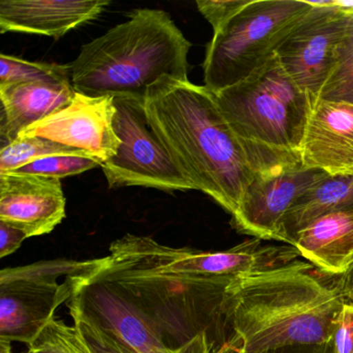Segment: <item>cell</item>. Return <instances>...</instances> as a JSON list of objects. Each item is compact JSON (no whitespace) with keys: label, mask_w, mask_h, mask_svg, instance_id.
Here are the masks:
<instances>
[{"label":"cell","mask_w":353,"mask_h":353,"mask_svg":"<svg viewBox=\"0 0 353 353\" xmlns=\"http://www.w3.org/2000/svg\"><path fill=\"white\" fill-rule=\"evenodd\" d=\"M261 239L245 241L232 249L203 252L171 248L148 236L125 234L110 245V257L159 274L229 279L294 261L299 252L290 245H262Z\"/></svg>","instance_id":"52a82bcc"},{"label":"cell","mask_w":353,"mask_h":353,"mask_svg":"<svg viewBox=\"0 0 353 353\" xmlns=\"http://www.w3.org/2000/svg\"><path fill=\"white\" fill-rule=\"evenodd\" d=\"M26 239L28 236L23 230L0 221V257H6L17 251Z\"/></svg>","instance_id":"83f0119b"},{"label":"cell","mask_w":353,"mask_h":353,"mask_svg":"<svg viewBox=\"0 0 353 353\" xmlns=\"http://www.w3.org/2000/svg\"><path fill=\"white\" fill-rule=\"evenodd\" d=\"M251 0H198V11L210 22L214 32L220 30Z\"/></svg>","instance_id":"484cf974"},{"label":"cell","mask_w":353,"mask_h":353,"mask_svg":"<svg viewBox=\"0 0 353 353\" xmlns=\"http://www.w3.org/2000/svg\"><path fill=\"white\" fill-rule=\"evenodd\" d=\"M51 156L94 157L83 150L69 148L44 138L20 136L15 141L1 148L0 173L12 172L32 161Z\"/></svg>","instance_id":"44dd1931"},{"label":"cell","mask_w":353,"mask_h":353,"mask_svg":"<svg viewBox=\"0 0 353 353\" xmlns=\"http://www.w3.org/2000/svg\"><path fill=\"white\" fill-rule=\"evenodd\" d=\"M144 99L113 97V129L121 148L102 169L110 189L144 187L161 191L196 190L177 168L168 150L148 123Z\"/></svg>","instance_id":"9c48e42d"},{"label":"cell","mask_w":353,"mask_h":353,"mask_svg":"<svg viewBox=\"0 0 353 353\" xmlns=\"http://www.w3.org/2000/svg\"><path fill=\"white\" fill-rule=\"evenodd\" d=\"M144 105L150 127L177 168L196 191L232 216L256 171L216 94L166 76L148 88Z\"/></svg>","instance_id":"7a4b0ae2"},{"label":"cell","mask_w":353,"mask_h":353,"mask_svg":"<svg viewBox=\"0 0 353 353\" xmlns=\"http://www.w3.org/2000/svg\"><path fill=\"white\" fill-rule=\"evenodd\" d=\"M291 245L322 274L342 276L353 256V210L319 216L295 234Z\"/></svg>","instance_id":"ac0fdd59"},{"label":"cell","mask_w":353,"mask_h":353,"mask_svg":"<svg viewBox=\"0 0 353 353\" xmlns=\"http://www.w3.org/2000/svg\"><path fill=\"white\" fill-rule=\"evenodd\" d=\"M352 264H353V256H352V257H351L350 262H349V266L352 265ZM349 266H348V268H349ZM347 270H348V268H347Z\"/></svg>","instance_id":"836d02e7"},{"label":"cell","mask_w":353,"mask_h":353,"mask_svg":"<svg viewBox=\"0 0 353 353\" xmlns=\"http://www.w3.org/2000/svg\"><path fill=\"white\" fill-rule=\"evenodd\" d=\"M340 210H353V171L327 175L295 202L283 223L285 243L292 245L295 234L316 219Z\"/></svg>","instance_id":"d6986e66"},{"label":"cell","mask_w":353,"mask_h":353,"mask_svg":"<svg viewBox=\"0 0 353 353\" xmlns=\"http://www.w3.org/2000/svg\"><path fill=\"white\" fill-rule=\"evenodd\" d=\"M310 262L294 261L239 274L227 285L222 314L239 353H261L332 342L346 303L338 282L330 283Z\"/></svg>","instance_id":"6da1fadb"},{"label":"cell","mask_w":353,"mask_h":353,"mask_svg":"<svg viewBox=\"0 0 353 353\" xmlns=\"http://www.w3.org/2000/svg\"><path fill=\"white\" fill-rule=\"evenodd\" d=\"M107 0H1L0 32H15L57 39L96 20Z\"/></svg>","instance_id":"2e32d148"},{"label":"cell","mask_w":353,"mask_h":353,"mask_svg":"<svg viewBox=\"0 0 353 353\" xmlns=\"http://www.w3.org/2000/svg\"><path fill=\"white\" fill-rule=\"evenodd\" d=\"M334 3L348 14V22L339 44L336 65L318 101L346 103L353 106V1L334 0Z\"/></svg>","instance_id":"ffe728a7"},{"label":"cell","mask_w":353,"mask_h":353,"mask_svg":"<svg viewBox=\"0 0 353 353\" xmlns=\"http://www.w3.org/2000/svg\"><path fill=\"white\" fill-rule=\"evenodd\" d=\"M336 282L342 291L345 301L353 303V264L349 266L344 274L338 276Z\"/></svg>","instance_id":"4dcf8cb0"},{"label":"cell","mask_w":353,"mask_h":353,"mask_svg":"<svg viewBox=\"0 0 353 353\" xmlns=\"http://www.w3.org/2000/svg\"><path fill=\"white\" fill-rule=\"evenodd\" d=\"M301 164L330 175L353 171V106L317 101L301 148Z\"/></svg>","instance_id":"9a60e30c"},{"label":"cell","mask_w":353,"mask_h":353,"mask_svg":"<svg viewBox=\"0 0 353 353\" xmlns=\"http://www.w3.org/2000/svg\"><path fill=\"white\" fill-rule=\"evenodd\" d=\"M312 9L295 24L276 51L291 79L317 103L336 61L348 14L334 0L311 1Z\"/></svg>","instance_id":"8fae6325"},{"label":"cell","mask_w":353,"mask_h":353,"mask_svg":"<svg viewBox=\"0 0 353 353\" xmlns=\"http://www.w3.org/2000/svg\"><path fill=\"white\" fill-rule=\"evenodd\" d=\"M192 44L170 14L140 9L106 34L83 45L70 63L76 92L92 98H145L163 77L188 79Z\"/></svg>","instance_id":"3957f363"},{"label":"cell","mask_w":353,"mask_h":353,"mask_svg":"<svg viewBox=\"0 0 353 353\" xmlns=\"http://www.w3.org/2000/svg\"><path fill=\"white\" fill-rule=\"evenodd\" d=\"M216 353H225V349L224 347H222V348L220 349V350L216 351Z\"/></svg>","instance_id":"d6a6232c"},{"label":"cell","mask_w":353,"mask_h":353,"mask_svg":"<svg viewBox=\"0 0 353 353\" xmlns=\"http://www.w3.org/2000/svg\"><path fill=\"white\" fill-rule=\"evenodd\" d=\"M216 97L255 171L301 161L314 103L285 72L276 54L247 79Z\"/></svg>","instance_id":"277c9868"},{"label":"cell","mask_w":353,"mask_h":353,"mask_svg":"<svg viewBox=\"0 0 353 353\" xmlns=\"http://www.w3.org/2000/svg\"><path fill=\"white\" fill-rule=\"evenodd\" d=\"M327 175L317 169L305 168L301 161L256 171L232 214L231 225L239 232L255 239L285 243V216L307 190Z\"/></svg>","instance_id":"7c38bea8"},{"label":"cell","mask_w":353,"mask_h":353,"mask_svg":"<svg viewBox=\"0 0 353 353\" xmlns=\"http://www.w3.org/2000/svg\"><path fill=\"white\" fill-rule=\"evenodd\" d=\"M77 328L92 353H140L117 334L103 330L81 318L73 317Z\"/></svg>","instance_id":"d4e9b609"},{"label":"cell","mask_w":353,"mask_h":353,"mask_svg":"<svg viewBox=\"0 0 353 353\" xmlns=\"http://www.w3.org/2000/svg\"><path fill=\"white\" fill-rule=\"evenodd\" d=\"M172 353H214V347L208 334H200L183 346L173 349Z\"/></svg>","instance_id":"f546056e"},{"label":"cell","mask_w":353,"mask_h":353,"mask_svg":"<svg viewBox=\"0 0 353 353\" xmlns=\"http://www.w3.org/2000/svg\"><path fill=\"white\" fill-rule=\"evenodd\" d=\"M115 111L113 97L92 98L76 92L67 107L34 123L20 136L44 138L83 150L104 163L121 148L113 129Z\"/></svg>","instance_id":"4fadbf2b"},{"label":"cell","mask_w":353,"mask_h":353,"mask_svg":"<svg viewBox=\"0 0 353 353\" xmlns=\"http://www.w3.org/2000/svg\"><path fill=\"white\" fill-rule=\"evenodd\" d=\"M96 268L70 278L67 305L72 317L81 318L117 334L140 353H172L164 336L131 297Z\"/></svg>","instance_id":"30bf717a"},{"label":"cell","mask_w":353,"mask_h":353,"mask_svg":"<svg viewBox=\"0 0 353 353\" xmlns=\"http://www.w3.org/2000/svg\"><path fill=\"white\" fill-rule=\"evenodd\" d=\"M65 203L61 179L0 173V221L28 237L52 232L65 218Z\"/></svg>","instance_id":"5bb4252c"},{"label":"cell","mask_w":353,"mask_h":353,"mask_svg":"<svg viewBox=\"0 0 353 353\" xmlns=\"http://www.w3.org/2000/svg\"><path fill=\"white\" fill-rule=\"evenodd\" d=\"M26 353H92L75 326L53 317L28 345Z\"/></svg>","instance_id":"603a6c76"},{"label":"cell","mask_w":353,"mask_h":353,"mask_svg":"<svg viewBox=\"0 0 353 353\" xmlns=\"http://www.w3.org/2000/svg\"><path fill=\"white\" fill-rule=\"evenodd\" d=\"M0 85L19 82L72 83L70 65L32 63L11 55H0Z\"/></svg>","instance_id":"7402d4cb"},{"label":"cell","mask_w":353,"mask_h":353,"mask_svg":"<svg viewBox=\"0 0 353 353\" xmlns=\"http://www.w3.org/2000/svg\"><path fill=\"white\" fill-rule=\"evenodd\" d=\"M100 259L46 260L0 272V339L30 345L71 296L72 276Z\"/></svg>","instance_id":"ba28073f"},{"label":"cell","mask_w":353,"mask_h":353,"mask_svg":"<svg viewBox=\"0 0 353 353\" xmlns=\"http://www.w3.org/2000/svg\"><path fill=\"white\" fill-rule=\"evenodd\" d=\"M75 96L72 83L19 82L0 85L1 148L34 123L67 107Z\"/></svg>","instance_id":"e0dca14e"},{"label":"cell","mask_w":353,"mask_h":353,"mask_svg":"<svg viewBox=\"0 0 353 353\" xmlns=\"http://www.w3.org/2000/svg\"><path fill=\"white\" fill-rule=\"evenodd\" d=\"M332 345L334 353H353V303L346 301L341 309Z\"/></svg>","instance_id":"4316f807"},{"label":"cell","mask_w":353,"mask_h":353,"mask_svg":"<svg viewBox=\"0 0 353 353\" xmlns=\"http://www.w3.org/2000/svg\"><path fill=\"white\" fill-rule=\"evenodd\" d=\"M102 164V161L94 157L51 156L32 161L8 173L39 175L61 179L63 177L81 174L90 169L101 167Z\"/></svg>","instance_id":"cb8c5ba5"},{"label":"cell","mask_w":353,"mask_h":353,"mask_svg":"<svg viewBox=\"0 0 353 353\" xmlns=\"http://www.w3.org/2000/svg\"><path fill=\"white\" fill-rule=\"evenodd\" d=\"M0 353H12L11 342L0 339Z\"/></svg>","instance_id":"1f68e13d"},{"label":"cell","mask_w":353,"mask_h":353,"mask_svg":"<svg viewBox=\"0 0 353 353\" xmlns=\"http://www.w3.org/2000/svg\"><path fill=\"white\" fill-rule=\"evenodd\" d=\"M99 270L117 283L152 320L169 348H179L206 334L214 353L218 351L212 332H216L220 323L226 327L221 307L231 280L159 274L110 256L102 258Z\"/></svg>","instance_id":"5b68a950"},{"label":"cell","mask_w":353,"mask_h":353,"mask_svg":"<svg viewBox=\"0 0 353 353\" xmlns=\"http://www.w3.org/2000/svg\"><path fill=\"white\" fill-rule=\"evenodd\" d=\"M225 353H239L232 348L225 345ZM261 353H334L332 342L323 345H299V346L283 347V348L274 349Z\"/></svg>","instance_id":"f1b7e54d"},{"label":"cell","mask_w":353,"mask_h":353,"mask_svg":"<svg viewBox=\"0 0 353 353\" xmlns=\"http://www.w3.org/2000/svg\"><path fill=\"white\" fill-rule=\"evenodd\" d=\"M312 9L309 0H251L214 37L206 48L204 85L218 94L255 73Z\"/></svg>","instance_id":"8992f818"}]
</instances>
